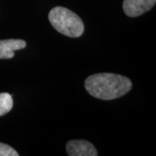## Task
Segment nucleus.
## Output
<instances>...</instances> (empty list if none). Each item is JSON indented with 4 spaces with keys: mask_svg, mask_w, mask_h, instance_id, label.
Here are the masks:
<instances>
[{
    "mask_svg": "<svg viewBox=\"0 0 156 156\" xmlns=\"http://www.w3.org/2000/svg\"><path fill=\"white\" fill-rule=\"evenodd\" d=\"M85 89L89 95L101 100H113L126 95L132 89L130 79L112 73L89 76L85 80Z\"/></svg>",
    "mask_w": 156,
    "mask_h": 156,
    "instance_id": "f257e3e1",
    "label": "nucleus"
},
{
    "mask_svg": "<svg viewBox=\"0 0 156 156\" xmlns=\"http://www.w3.org/2000/svg\"><path fill=\"white\" fill-rule=\"evenodd\" d=\"M48 17L54 29L64 36L79 37L83 34L84 24L81 17L65 7H54Z\"/></svg>",
    "mask_w": 156,
    "mask_h": 156,
    "instance_id": "f03ea898",
    "label": "nucleus"
},
{
    "mask_svg": "<svg viewBox=\"0 0 156 156\" xmlns=\"http://www.w3.org/2000/svg\"><path fill=\"white\" fill-rule=\"evenodd\" d=\"M155 3L156 0H124L123 11L128 17H139L151 10Z\"/></svg>",
    "mask_w": 156,
    "mask_h": 156,
    "instance_id": "7ed1b4c3",
    "label": "nucleus"
},
{
    "mask_svg": "<svg viewBox=\"0 0 156 156\" xmlns=\"http://www.w3.org/2000/svg\"><path fill=\"white\" fill-rule=\"evenodd\" d=\"M67 154L69 156H97V150L92 143L85 140H72L66 145Z\"/></svg>",
    "mask_w": 156,
    "mask_h": 156,
    "instance_id": "20e7f679",
    "label": "nucleus"
},
{
    "mask_svg": "<svg viewBox=\"0 0 156 156\" xmlns=\"http://www.w3.org/2000/svg\"><path fill=\"white\" fill-rule=\"evenodd\" d=\"M26 47V42L21 39L0 40V59H11L14 57V51Z\"/></svg>",
    "mask_w": 156,
    "mask_h": 156,
    "instance_id": "39448f33",
    "label": "nucleus"
},
{
    "mask_svg": "<svg viewBox=\"0 0 156 156\" xmlns=\"http://www.w3.org/2000/svg\"><path fill=\"white\" fill-rule=\"evenodd\" d=\"M12 107V96L9 93H0V116H3L9 113Z\"/></svg>",
    "mask_w": 156,
    "mask_h": 156,
    "instance_id": "423d86ee",
    "label": "nucleus"
},
{
    "mask_svg": "<svg viewBox=\"0 0 156 156\" xmlns=\"http://www.w3.org/2000/svg\"><path fill=\"white\" fill-rule=\"evenodd\" d=\"M0 156H18V153L11 146L0 142Z\"/></svg>",
    "mask_w": 156,
    "mask_h": 156,
    "instance_id": "0eeeda50",
    "label": "nucleus"
}]
</instances>
